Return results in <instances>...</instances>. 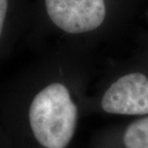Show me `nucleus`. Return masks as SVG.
<instances>
[{
	"instance_id": "1",
	"label": "nucleus",
	"mask_w": 148,
	"mask_h": 148,
	"mask_svg": "<svg viewBox=\"0 0 148 148\" xmlns=\"http://www.w3.org/2000/svg\"><path fill=\"white\" fill-rule=\"evenodd\" d=\"M3 114L24 115L32 138L42 148H66L75 134L78 107L69 86L50 81L35 88L28 76H17L4 91Z\"/></svg>"
},
{
	"instance_id": "2",
	"label": "nucleus",
	"mask_w": 148,
	"mask_h": 148,
	"mask_svg": "<svg viewBox=\"0 0 148 148\" xmlns=\"http://www.w3.org/2000/svg\"><path fill=\"white\" fill-rule=\"evenodd\" d=\"M40 7L51 27L70 36L96 30L107 12L105 0H40Z\"/></svg>"
},
{
	"instance_id": "3",
	"label": "nucleus",
	"mask_w": 148,
	"mask_h": 148,
	"mask_svg": "<svg viewBox=\"0 0 148 148\" xmlns=\"http://www.w3.org/2000/svg\"><path fill=\"white\" fill-rule=\"evenodd\" d=\"M101 106L109 114H148V77L140 72L120 77L106 90Z\"/></svg>"
},
{
	"instance_id": "4",
	"label": "nucleus",
	"mask_w": 148,
	"mask_h": 148,
	"mask_svg": "<svg viewBox=\"0 0 148 148\" xmlns=\"http://www.w3.org/2000/svg\"><path fill=\"white\" fill-rule=\"evenodd\" d=\"M29 17L26 0H0V60L16 45L27 29Z\"/></svg>"
},
{
	"instance_id": "5",
	"label": "nucleus",
	"mask_w": 148,
	"mask_h": 148,
	"mask_svg": "<svg viewBox=\"0 0 148 148\" xmlns=\"http://www.w3.org/2000/svg\"><path fill=\"white\" fill-rule=\"evenodd\" d=\"M123 141L126 148H148V116L130 124L124 133Z\"/></svg>"
},
{
	"instance_id": "6",
	"label": "nucleus",
	"mask_w": 148,
	"mask_h": 148,
	"mask_svg": "<svg viewBox=\"0 0 148 148\" xmlns=\"http://www.w3.org/2000/svg\"><path fill=\"white\" fill-rule=\"evenodd\" d=\"M0 148H14L3 130L0 131Z\"/></svg>"
}]
</instances>
